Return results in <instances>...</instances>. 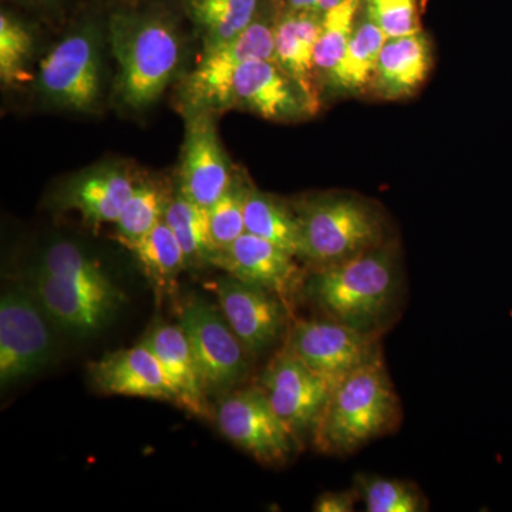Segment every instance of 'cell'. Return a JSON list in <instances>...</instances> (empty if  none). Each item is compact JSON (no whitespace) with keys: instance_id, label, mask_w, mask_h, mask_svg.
Instances as JSON below:
<instances>
[{"instance_id":"33","label":"cell","mask_w":512,"mask_h":512,"mask_svg":"<svg viewBox=\"0 0 512 512\" xmlns=\"http://www.w3.org/2000/svg\"><path fill=\"white\" fill-rule=\"evenodd\" d=\"M357 490L333 491L320 495L313 504V511L316 512H352L355 511L357 500H359Z\"/></svg>"},{"instance_id":"27","label":"cell","mask_w":512,"mask_h":512,"mask_svg":"<svg viewBox=\"0 0 512 512\" xmlns=\"http://www.w3.org/2000/svg\"><path fill=\"white\" fill-rule=\"evenodd\" d=\"M362 3L363 0H342L338 6L322 15V32L315 49V66L318 77H322L326 83L345 56Z\"/></svg>"},{"instance_id":"13","label":"cell","mask_w":512,"mask_h":512,"mask_svg":"<svg viewBox=\"0 0 512 512\" xmlns=\"http://www.w3.org/2000/svg\"><path fill=\"white\" fill-rule=\"evenodd\" d=\"M252 60H275L274 25L265 20L255 19L235 39L205 49L197 69L185 82L187 103L194 111L227 109L232 76Z\"/></svg>"},{"instance_id":"24","label":"cell","mask_w":512,"mask_h":512,"mask_svg":"<svg viewBox=\"0 0 512 512\" xmlns=\"http://www.w3.org/2000/svg\"><path fill=\"white\" fill-rule=\"evenodd\" d=\"M120 244L136 256L157 292H171L175 279L187 268L183 248L164 220L144 237Z\"/></svg>"},{"instance_id":"7","label":"cell","mask_w":512,"mask_h":512,"mask_svg":"<svg viewBox=\"0 0 512 512\" xmlns=\"http://www.w3.org/2000/svg\"><path fill=\"white\" fill-rule=\"evenodd\" d=\"M205 392L228 393L249 372L248 350L228 325L220 306L204 298L185 301L180 323Z\"/></svg>"},{"instance_id":"6","label":"cell","mask_w":512,"mask_h":512,"mask_svg":"<svg viewBox=\"0 0 512 512\" xmlns=\"http://www.w3.org/2000/svg\"><path fill=\"white\" fill-rule=\"evenodd\" d=\"M218 429L259 463L281 466L302 450V441L276 414L259 384L231 390L215 410Z\"/></svg>"},{"instance_id":"17","label":"cell","mask_w":512,"mask_h":512,"mask_svg":"<svg viewBox=\"0 0 512 512\" xmlns=\"http://www.w3.org/2000/svg\"><path fill=\"white\" fill-rule=\"evenodd\" d=\"M90 376L97 389L106 394L177 404L163 367L143 342L134 348L107 353L90 366Z\"/></svg>"},{"instance_id":"12","label":"cell","mask_w":512,"mask_h":512,"mask_svg":"<svg viewBox=\"0 0 512 512\" xmlns=\"http://www.w3.org/2000/svg\"><path fill=\"white\" fill-rule=\"evenodd\" d=\"M222 315L251 357L288 335L291 306L278 293L225 275L212 285Z\"/></svg>"},{"instance_id":"11","label":"cell","mask_w":512,"mask_h":512,"mask_svg":"<svg viewBox=\"0 0 512 512\" xmlns=\"http://www.w3.org/2000/svg\"><path fill=\"white\" fill-rule=\"evenodd\" d=\"M258 384L299 440L313 436L332 392L328 380L313 372L284 343L265 366Z\"/></svg>"},{"instance_id":"32","label":"cell","mask_w":512,"mask_h":512,"mask_svg":"<svg viewBox=\"0 0 512 512\" xmlns=\"http://www.w3.org/2000/svg\"><path fill=\"white\" fill-rule=\"evenodd\" d=\"M363 3L366 15L389 39L420 32L417 0H363Z\"/></svg>"},{"instance_id":"23","label":"cell","mask_w":512,"mask_h":512,"mask_svg":"<svg viewBox=\"0 0 512 512\" xmlns=\"http://www.w3.org/2000/svg\"><path fill=\"white\" fill-rule=\"evenodd\" d=\"M245 232L266 239L298 258L301 229L295 207L274 195L249 188L245 200Z\"/></svg>"},{"instance_id":"21","label":"cell","mask_w":512,"mask_h":512,"mask_svg":"<svg viewBox=\"0 0 512 512\" xmlns=\"http://www.w3.org/2000/svg\"><path fill=\"white\" fill-rule=\"evenodd\" d=\"M431 50L421 32L387 39L377 62L373 89L386 100L412 96L430 73Z\"/></svg>"},{"instance_id":"34","label":"cell","mask_w":512,"mask_h":512,"mask_svg":"<svg viewBox=\"0 0 512 512\" xmlns=\"http://www.w3.org/2000/svg\"><path fill=\"white\" fill-rule=\"evenodd\" d=\"M291 10H312L316 12L319 0H286Z\"/></svg>"},{"instance_id":"3","label":"cell","mask_w":512,"mask_h":512,"mask_svg":"<svg viewBox=\"0 0 512 512\" xmlns=\"http://www.w3.org/2000/svg\"><path fill=\"white\" fill-rule=\"evenodd\" d=\"M402 419V403L383 359L340 380L323 410L312 441L316 450L352 454L370 441L392 433Z\"/></svg>"},{"instance_id":"14","label":"cell","mask_w":512,"mask_h":512,"mask_svg":"<svg viewBox=\"0 0 512 512\" xmlns=\"http://www.w3.org/2000/svg\"><path fill=\"white\" fill-rule=\"evenodd\" d=\"M178 183V192L202 208L214 205L234 183L228 158L207 111H194L188 123Z\"/></svg>"},{"instance_id":"28","label":"cell","mask_w":512,"mask_h":512,"mask_svg":"<svg viewBox=\"0 0 512 512\" xmlns=\"http://www.w3.org/2000/svg\"><path fill=\"white\" fill-rule=\"evenodd\" d=\"M355 488L367 512H424L430 508L419 485L410 481L357 474Z\"/></svg>"},{"instance_id":"19","label":"cell","mask_w":512,"mask_h":512,"mask_svg":"<svg viewBox=\"0 0 512 512\" xmlns=\"http://www.w3.org/2000/svg\"><path fill=\"white\" fill-rule=\"evenodd\" d=\"M136 183L119 165H101L77 175L60 194L64 210L80 212L93 225L116 224Z\"/></svg>"},{"instance_id":"20","label":"cell","mask_w":512,"mask_h":512,"mask_svg":"<svg viewBox=\"0 0 512 512\" xmlns=\"http://www.w3.org/2000/svg\"><path fill=\"white\" fill-rule=\"evenodd\" d=\"M156 355L165 377L177 396V406L197 417L210 416L207 392L192 357L190 345L180 325L156 322L143 340Z\"/></svg>"},{"instance_id":"16","label":"cell","mask_w":512,"mask_h":512,"mask_svg":"<svg viewBox=\"0 0 512 512\" xmlns=\"http://www.w3.org/2000/svg\"><path fill=\"white\" fill-rule=\"evenodd\" d=\"M237 106L268 120L313 114L301 87L276 60H252L238 67L228 93V107Z\"/></svg>"},{"instance_id":"25","label":"cell","mask_w":512,"mask_h":512,"mask_svg":"<svg viewBox=\"0 0 512 512\" xmlns=\"http://www.w3.org/2000/svg\"><path fill=\"white\" fill-rule=\"evenodd\" d=\"M164 221L174 232L188 265L211 264L218 252L212 244L208 210L178 192L168 200Z\"/></svg>"},{"instance_id":"31","label":"cell","mask_w":512,"mask_h":512,"mask_svg":"<svg viewBox=\"0 0 512 512\" xmlns=\"http://www.w3.org/2000/svg\"><path fill=\"white\" fill-rule=\"evenodd\" d=\"M248 190L245 185L232 183L220 200L207 208L212 244L218 254L245 234V200Z\"/></svg>"},{"instance_id":"22","label":"cell","mask_w":512,"mask_h":512,"mask_svg":"<svg viewBox=\"0 0 512 512\" xmlns=\"http://www.w3.org/2000/svg\"><path fill=\"white\" fill-rule=\"evenodd\" d=\"M387 39L389 37L366 13H363L362 19L357 16L348 49L338 69L330 77L329 86L348 93L360 92L370 86Z\"/></svg>"},{"instance_id":"29","label":"cell","mask_w":512,"mask_h":512,"mask_svg":"<svg viewBox=\"0 0 512 512\" xmlns=\"http://www.w3.org/2000/svg\"><path fill=\"white\" fill-rule=\"evenodd\" d=\"M167 202L156 185L136 184L130 200L114 224L117 241H134L156 228L164 220Z\"/></svg>"},{"instance_id":"30","label":"cell","mask_w":512,"mask_h":512,"mask_svg":"<svg viewBox=\"0 0 512 512\" xmlns=\"http://www.w3.org/2000/svg\"><path fill=\"white\" fill-rule=\"evenodd\" d=\"M33 50L29 30L9 13L0 16V80L12 87L29 80L26 72Z\"/></svg>"},{"instance_id":"9","label":"cell","mask_w":512,"mask_h":512,"mask_svg":"<svg viewBox=\"0 0 512 512\" xmlns=\"http://www.w3.org/2000/svg\"><path fill=\"white\" fill-rule=\"evenodd\" d=\"M284 343L332 389L360 367L383 359L379 336L326 316L296 320Z\"/></svg>"},{"instance_id":"4","label":"cell","mask_w":512,"mask_h":512,"mask_svg":"<svg viewBox=\"0 0 512 512\" xmlns=\"http://www.w3.org/2000/svg\"><path fill=\"white\" fill-rule=\"evenodd\" d=\"M109 33L119 64L117 94L128 109H147L160 99L180 66V36L164 16L143 12L111 16Z\"/></svg>"},{"instance_id":"5","label":"cell","mask_w":512,"mask_h":512,"mask_svg":"<svg viewBox=\"0 0 512 512\" xmlns=\"http://www.w3.org/2000/svg\"><path fill=\"white\" fill-rule=\"evenodd\" d=\"M301 229L299 261L328 268L389 241L383 212L352 194H323L295 205Z\"/></svg>"},{"instance_id":"8","label":"cell","mask_w":512,"mask_h":512,"mask_svg":"<svg viewBox=\"0 0 512 512\" xmlns=\"http://www.w3.org/2000/svg\"><path fill=\"white\" fill-rule=\"evenodd\" d=\"M32 289H6L0 299V384L3 389L40 372L55 355V340Z\"/></svg>"},{"instance_id":"18","label":"cell","mask_w":512,"mask_h":512,"mask_svg":"<svg viewBox=\"0 0 512 512\" xmlns=\"http://www.w3.org/2000/svg\"><path fill=\"white\" fill-rule=\"evenodd\" d=\"M322 32V13L289 10L274 25L275 60L298 83L315 114L319 107L315 49Z\"/></svg>"},{"instance_id":"1","label":"cell","mask_w":512,"mask_h":512,"mask_svg":"<svg viewBox=\"0 0 512 512\" xmlns=\"http://www.w3.org/2000/svg\"><path fill=\"white\" fill-rule=\"evenodd\" d=\"M403 292L402 255L390 238L342 264L308 269L301 296L322 316L380 336L399 309Z\"/></svg>"},{"instance_id":"2","label":"cell","mask_w":512,"mask_h":512,"mask_svg":"<svg viewBox=\"0 0 512 512\" xmlns=\"http://www.w3.org/2000/svg\"><path fill=\"white\" fill-rule=\"evenodd\" d=\"M30 289L50 322L74 338L99 335L126 302L99 262L69 241L46 249Z\"/></svg>"},{"instance_id":"26","label":"cell","mask_w":512,"mask_h":512,"mask_svg":"<svg viewBox=\"0 0 512 512\" xmlns=\"http://www.w3.org/2000/svg\"><path fill=\"white\" fill-rule=\"evenodd\" d=\"M259 0H190V13L204 35L205 49L241 35L255 20Z\"/></svg>"},{"instance_id":"15","label":"cell","mask_w":512,"mask_h":512,"mask_svg":"<svg viewBox=\"0 0 512 512\" xmlns=\"http://www.w3.org/2000/svg\"><path fill=\"white\" fill-rule=\"evenodd\" d=\"M296 256L276 247L272 242L245 232L220 252L212 265L227 274L278 293L289 306L301 295L306 272Z\"/></svg>"},{"instance_id":"10","label":"cell","mask_w":512,"mask_h":512,"mask_svg":"<svg viewBox=\"0 0 512 512\" xmlns=\"http://www.w3.org/2000/svg\"><path fill=\"white\" fill-rule=\"evenodd\" d=\"M97 40L93 28L83 26L69 33L43 57L37 87L47 100L64 109H92L101 90Z\"/></svg>"}]
</instances>
